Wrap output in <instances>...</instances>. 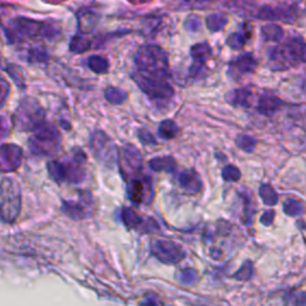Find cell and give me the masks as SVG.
<instances>
[{
    "instance_id": "obj_1",
    "label": "cell",
    "mask_w": 306,
    "mask_h": 306,
    "mask_svg": "<svg viewBox=\"0 0 306 306\" xmlns=\"http://www.w3.org/2000/svg\"><path fill=\"white\" fill-rule=\"evenodd\" d=\"M139 73L151 78L165 79L169 75V59L164 49L155 45L140 47L134 55Z\"/></svg>"
},
{
    "instance_id": "obj_2",
    "label": "cell",
    "mask_w": 306,
    "mask_h": 306,
    "mask_svg": "<svg viewBox=\"0 0 306 306\" xmlns=\"http://www.w3.org/2000/svg\"><path fill=\"white\" fill-rule=\"evenodd\" d=\"M269 60L276 66L285 68L306 61V43L299 37L290 39L283 46L274 47L269 52Z\"/></svg>"
},
{
    "instance_id": "obj_3",
    "label": "cell",
    "mask_w": 306,
    "mask_h": 306,
    "mask_svg": "<svg viewBox=\"0 0 306 306\" xmlns=\"http://www.w3.org/2000/svg\"><path fill=\"white\" fill-rule=\"evenodd\" d=\"M21 211V192L12 180H4L0 184V218L5 223H13Z\"/></svg>"
},
{
    "instance_id": "obj_4",
    "label": "cell",
    "mask_w": 306,
    "mask_h": 306,
    "mask_svg": "<svg viewBox=\"0 0 306 306\" xmlns=\"http://www.w3.org/2000/svg\"><path fill=\"white\" fill-rule=\"evenodd\" d=\"M60 136L55 127L42 122L36 128L35 137L31 140V150L40 155H54L59 151Z\"/></svg>"
},
{
    "instance_id": "obj_5",
    "label": "cell",
    "mask_w": 306,
    "mask_h": 306,
    "mask_svg": "<svg viewBox=\"0 0 306 306\" xmlns=\"http://www.w3.org/2000/svg\"><path fill=\"white\" fill-rule=\"evenodd\" d=\"M132 78L141 91L153 101H167L174 96L173 86L165 79L151 78L141 73H132Z\"/></svg>"
},
{
    "instance_id": "obj_6",
    "label": "cell",
    "mask_w": 306,
    "mask_h": 306,
    "mask_svg": "<svg viewBox=\"0 0 306 306\" xmlns=\"http://www.w3.org/2000/svg\"><path fill=\"white\" fill-rule=\"evenodd\" d=\"M151 251L157 260L165 264L178 263L185 257L183 247L173 240L155 239L152 242Z\"/></svg>"
},
{
    "instance_id": "obj_7",
    "label": "cell",
    "mask_w": 306,
    "mask_h": 306,
    "mask_svg": "<svg viewBox=\"0 0 306 306\" xmlns=\"http://www.w3.org/2000/svg\"><path fill=\"white\" fill-rule=\"evenodd\" d=\"M16 122L23 130L36 129L43 122V112L41 107L32 100L22 102L16 112Z\"/></svg>"
},
{
    "instance_id": "obj_8",
    "label": "cell",
    "mask_w": 306,
    "mask_h": 306,
    "mask_svg": "<svg viewBox=\"0 0 306 306\" xmlns=\"http://www.w3.org/2000/svg\"><path fill=\"white\" fill-rule=\"evenodd\" d=\"M91 147L96 158L108 166H112L118 160V150L110 138L103 132H96L91 139Z\"/></svg>"
},
{
    "instance_id": "obj_9",
    "label": "cell",
    "mask_w": 306,
    "mask_h": 306,
    "mask_svg": "<svg viewBox=\"0 0 306 306\" xmlns=\"http://www.w3.org/2000/svg\"><path fill=\"white\" fill-rule=\"evenodd\" d=\"M50 27L42 22L17 18L13 21L12 31L20 37H37V36H50Z\"/></svg>"
},
{
    "instance_id": "obj_10",
    "label": "cell",
    "mask_w": 306,
    "mask_h": 306,
    "mask_svg": "<svg viewBox=\"0 0 306 306\" xmlns=\"http://www.w3.org/2000/svg\"><path fill=\"white\" fill-rule=\"evenodd\" d=\"M150 176L134 177L128 185V195L132 202L137 205L150 203L152 199V183Z\"/></svg>"
},
{
    "instance_id": "obj_11",
    "label": "cell",
    "mask_w": 306,
    "mask_h": 306,
    "mask_svg": "<svg viewBox=\"0 0 306 306\" xmlns=\"http://www.w3.org/2000/svg\"><path fill=\"white\" fill-rule=\"evenodd\" d=\"M78 164L73 163H52L49 165L50 174L59 181H70V182H80L83 180L84 173L79 169Z\"/></svg>"
},
{
    "instance_id": "obj_12",
    "label": "cell",
    "mask_w": 306,
    "mask_h": 306,
    "mask_svg": "<svg viewBox=\"0 0 306 306\" xmlns=\"http://www.w3.org/2000/svg\"><path fill=\"white\" fill-rule=\"evenodd\" d=\"M121 167L128 174H134L140 170L143 164V157L139 150L133 145H126L121 151Z\"/></svg>"
},
{
    "instance_id": "obj_13",
    "label": "cell",
    "mask_w": 306,
    "mask_h": 306,
    "mask_svg": "<svg viewBox=\"0 0 306 306\" xmlns=\"http://www.w3.org/2000/svg\"><path fill=\"white\" fill-rule=\"evenodd\" d=\"M22 151L14 145H4L0 147V169L13 170L21 164Z\"/></svg>"
},
{
    "instance_id": "obj_14",
    "label": "cell",
    "mask_w": 306,
    "mask_h": 306,
    "mask_svg": "<svg viewBox=\"0 0 306 306\" xmlns=\"http://www.w3.org/2000/svg\"><path fill=\"white\" fill-rule=\"evenodd\" d=\"M178 182L188 194H198L202 189V181L195 170H185L181 173Z\"/></svg>"
},
{
    "instance_id": "obj_15",
    "label": "cell",
    "mask_w": 306,
    "mask_h": 306,
    "mask_svg": "<svg viewBox=\"0 0 306 306\" xmlns=\"http://www.w3.org/2000/svg\"><path fill=\"white\" fill-rule=\"evenodd\" d=\"M282 101L278 97L271 96V94H264L260 98L257 104V110L265 116H272L281 108Z\"/></svg>"
},
{
    "instance_id": "obj_16",
    "label": "cell",
    "mask_w": 306,
    "mask_h": 306,
    "mask_svg": "<svg viewBox=\"0 0 306 306\" xmlns=\"http://www.w3.org/2000/svg\"><path fill=\"white\" fill-rule=\"evenodd\" d=\"M253 96L250 89H236L226 94V101L235 107H250V100Z\"/></svg>"
},
{
    "instance_id": "obj_17",
    "label": "cell",
    "mask_w": 306,
    "mask_h": 306,
    "mask_svg": "<svg viewBox=\"0 0 306 306\" xmlns=\"http://www.w3.org/2000/svg\"><path fill=\"white\" fill-rule=\"evenodd\" d=\"M233 67L236 68L239 73L242 74H250L255 71V68L257 66V61L255 59L253 54L245 53L239 55L237 59L232 63Z\"/></svg>"
},
{
    "instance_id": "obj_18",
    "label": "cell",
    "mask_w": 306,
    "mask_h": 306,
    "mask_svg": "<svg viewBox=\"0 0 306 306\" xmlns=\"http://www.w3.org/2000/svg\"><path fill=\"white\" fill-rule=\"evenodd\" d=\"M148 165L157 173H163V171L173 173L176 169V160L173 157H156V158L150 160Z\"/></svg>"
},
{
    "instance_id": "obj_19",
    "label": "cell",
    "mask_w": 306,
    "mask_h": 306,
    "mask_svg": "<svg viewBox=\"0 0 306 306\" xmlns=\"http://www.w3.org/2000/svg\"><path fill=\"white\" fill-rule=\"evenodd\" d=\"M190 55L195 63L205 64L212 55V49H211L208 43H196V45L192 47Z\"/></svg>"
},
{
    "instance_id": "obj_20",
    "label": "cell",
    "mask_w": 306,
    "mask_h": 306,
    "mask_svg": "<svg viewBox=\"0 0 306 306\" xmlns=\"http://www.w3.org/2000/svg\"><path fill=\"white\" fill-rule=\"evenodd\" d=\"M228 18L223 13H212L206 17V25L212 32L221 31L227 24Z\"/></svg>"
},
{
    "instance_id": "obj_21",
    "label": "cell",
    "mask_w": 306,
    "mask_h": 306,
    "mask_svg": "<svg viewBox=\"0 0 306 306\" xmlns=\"http://www.w3.org/2000/svg\"><path fill=\"white\" fill-rule=\"evenodd\" d=\"M178 126L173 120H164L158 127L159 137L164 140H171L177 136Z\"/></svg>"
},
{
    "instance_id": "obj_22",
    "label": "cell",
    "mask_w": 306,
    "mask_h": 306,
    "mask_svg": "<svg viewBox=\"0 0 306 306\" xmlns=\"http://www.w3.org/2000/svg\"><path fill=\"white\" fill-rule=\"evenodd\" d=\"M262 36L265 41L278 42L283 37V30L281 27L276 24H268L262 27Z\"/></svg>"
},
{
    "instance_id": "obj_23",
    "label": "cell",
    "mask_w": 306,
    "mask_h": 306,
    "mask_svg": "<svg viewBox=\"0 0 306 306\" xmlns=\"http://www.w3.org/2000/svg\"><path fill=\"white\" fill-rule=\"evenodd\" d=\"M260 196L267 206H275L279 201V196L271 184H262L260 187Z\"/></svg>"
},
{
    "instance_id": "obj_24",
    "label": "cell",
    "mask_w": 306,
    "mask_h": 306,
    "mask_svg": "<svg viewBox=\"0 0 306 306\" xmlns=\"http://www.w3.org/2000/svg\"><path fill=\"white\" fill-rule=\"evenodd\" d=\"M87 65H89L91 71H93L94 73H98V74L105 73L109 68L108 60L105 59V58L100 55L90 56L89 60H87Z\"/></svg>"
},
{
    "instance_id": "obj_25",
    "label": "cell",
    "mask_w": 306,
    "mask_h": 306,
    "mask_svg": "<svg viewBox=\"0 0 306 306\" xmlns=\"http://www.w3.org/2000/svg\"><path fill=\"white\" fill-rule=\"evenodd\" d=\"M122 220L123 223L126 224V226H128L130 228H137L141 226L143 224V219L139 217L136 211H133L132 208H123L122 209Z\"/></svg>"
},
{
    "instance_id": "obj_26",
    "label": "cell",
    "mask_w": 306,
    "mask_h": 306,
    "mask_svg": "<svg viewBox=\"0 0 306 306\" xmlns=\"http://www.w3.org/2000/svg\"><path fill=\"white\" fill-rule=\"evenodd\" d=\"M304 203L296 199H290L283 203V212L290 217H299L304 213Z\"/></svg>"
},
{
    "instance_id": "obj_27",
    "label": "cell",
    "mask_w": 306,
    "mask_h": 306,
    "mask_svg": "<svg viewBox=\"0 0 306 306\" xmlns=\"http://www.w3.org/2000/svg\"><path fill=\"white\" fill-rule=\"evenodd\" d=\"M105 100L111 104H122L127 100V92L118 87H109L104 93Z\"/></svg>"
},
{
    "instance_id": "obj_28",
    "label": "cell",
    "mask_w": 306,
    "mask_h": 306,
    "mask_svg": "<svg viewBox=\"0 0 306 306\" xmlns=\"http://www.w3.org/2000/svg\"><path fill=\"white\" fill-rule=\"evenodd\" d=\"M256 138L247 136V134H240V136L237 138V145H238V147L244 152H254L255 147H256Z\"/></svg>"
},
{
    "instance_id": "obj_29",
    "label": "cell",
    "mask_w": 306,
    "mask_h": 306,
    "mask_svg": "<svg viewBox=\"0 0 306 306\" xmlns=\"http://www.w3.org/2000/svg\"><path fill=\"white\" fill-rule=\"evenodd\" d=\"M177 279L182 285H194V283L198 281V273L193 268L182 269V271L178 273Z\"/></svg>"
},
{
    "instance_id": "obj_30",
    "label": "cell",
    "mask_w": 306,
    "mask_h": 306,
    "mask_svg": "<svg viewBox=\"0 0 306 306\" xmlns=\"http://www.w3.org/2000/svg\"><path fill=\"white\" fill-rule=\"evenodd\" d=\"M246 40L247 35L245 32H235V34H231L228 36L226 43L232 49H242L245 46Z\"/></svg>"
},
{
    "instance_id": "obj_31",
    "label": "cell",
    "mask_w": 306,
    "mask_h": 306,
    "mask_svg": "<svg viewBox=\"0 0 306 306\" xmlns=\"http://www.w3.org/2000/svg\"><path fill=\"white\" fill-rule=\"evenodd\" d=\"M254 275V264L253 262L246 261L238 271L236 272V274L233 275V278L239 281H246V280L251 279V276Z\"/></svg>"
},
{
    "instance_id": "obj_32",
    "label": "cell",
    "mask_w": 306,
    "mask_h": 306,
    "mask_svg": "<svg viewBox=\"0 0 306 306\" xmlns=\"http://www.w3.org/2000/svg\"><path fill=\"white\" fill-rule=\"evenodd\" d=\"M90 47V41L89 40L82 37V36H74L72 39L70 49L74 53H84L85 50L89 49Z\"/></svg>"
},
{
    "instance_id": "obj_33",
    "label": "cell",
    "mask_w": 306,
    "mask_h": 306,
    "mask_svg": "<svg viewBox=\"0 0 306 306\" xmlns=\"http://www.w3.org/2000/svg\"><path fill=\"white\" fill-rule=\"evenodd\" d=\"M223 178L226 182H237L240 180V171L237 166L235 165H226L223 169Z\"/></svg>"
},
{
    "instance_id": "obj_34",
    "label": "cell",
    "mask_w": 306,
    "mask_h": 306,
    "mask_svg": "<svg viewBox=\"0 0 306 306\" xmlns=\"http://www.w3.org/2000/svg\"><path fill=\"white\" fill-rule=\"evenodd\" d=\"M258 17L264 21H282V17L279 14V11L271 6H265L260 11Z\"/></svg>"
},
{
    "instance_id": "obj_35",
    "label": "cell",
    "mask_w": 306,
    "mask_h": 306,
    "mask_svg": "<svg viewBox=\"0 0 306 306\" xmlns=\"http://www.w3.org/2000/svg\"><path fill=\"white\" fill-rule=\"evenodd\" d=\"M201 25H202L201 20H200L198 16H195V14H190V16H188L187 21H185V23H184L185 29L190 32L199 31L200 29H201Z\"/></svg>"
},
{
    "instance_id": "obj_36",
    "label": "cell",
    "mask_w": 306,
    "mask_h": 306,
    "mask_svg": "<svg viewBox=\"0 0 306 306\" xmlns=\"http://www.w3.org/2000/svg\"><path fill=\"white\" fill-rule=\"evenodd\" d=\"M10 93V85L5 79L0 76V108L3 107Z\"/></svg>"
},
{
    "instance_id": "obj_37",
    "label": "cell",
    "mask_w": 306,
    "mask_h": 306,
    "mask_svg": "<svg viewBox=\"0 0 306 306\" xmlns=\"http://www.w3.org/2000/svg\"><path fill=\"white\" fill-rule=\"evenodd\" d=\"M138 137H139L140 141L144 145H156L155 137L146 129H140L139 132H138Z\"/></svg>"
},
{
    "instance_id": "obj_38",
    "label": "cell",
    "mask_w": 306,
    "mask_h": 306,
    "mask_svg": "<svg viewBox=\"0 0 306 306\" xmlns=\"http://www.w3.org/2000/svg\"><path fill=\"white\" fill-rule=\"evenodd\" d=\"M275 218V212L274 211H267V212H264L262 214V218H261V223L264 225V226H269V225H272L273 220H274Z\"/></svg>"
},
{
    "instance_id": "obj_39",
    "label": "cell",
    "mask_w": 306,
    "mask_h": 306,
    "mask_svg": "<svg viewBox=\"0 0 306 306\" xmlns=\"http://www.w3.org/2000/svg\"><path fill=\"white\" fill-rule=\"evenodd\" d=\"M292 303L294 304V306H306V292L297 293L293 297Z\"/></svg>"
}]
</instances>
